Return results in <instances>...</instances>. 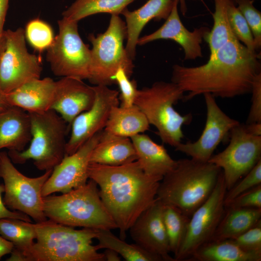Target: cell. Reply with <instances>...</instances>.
Listing matches in <instances>:
<instances>
[{"label": "cell", "mask_w": 261, "mask_h": 261, "mask_svg": "<svg viewBox=\"0 0 261 261\" xmlns=\"http://www.w3.org/2000/svg\"><path fill=\"white\" fill-rule=\"evenodd\" d=\"M259 58L256 52L234 38L204 64L196 67L174 65L171 82L187 93L185 101L206 93L222 98L250 93L254 78L261 72Z\"/></svg>", "instance_id": "1"}, {"label": "cell", "mask_w": 261, "mask_h": 261, "mask_svg": "<svg viewBox=\"0 0 261 261\" xmlns=\"http://www.w3.org/2000/svg\"><path fill=\"white\" fill-rule=\"evenodd\" d=\"M88 175L99 187L101 198L122 240L140 214L155 201L162 179L146 174L137 160L115 166L90 163Z\"/></svg>", "instance_id": "2"}, {"label": "cell", "mask_w": 261, "mask_h": 261, "mask_svg": "<svg viewBox=\"0 0 261 261\" xmlns=\"http://www.w3.org/2000/svg\"><path fill=\"white\" fill-rule=\"evenodd\" d=\"M221 171L208 161L179 159L160 181L156 198L190 218L211 195Z\"/></svg>", "instance_id": "3"}, {"label": "cell", "mask_w": 261, "mask_h": 261, "mask_svg": "<svg viewBox=\"0 0 261 261\" xmlns=\"http://www.w3.org/2000/svg\"><path fill=\"white\" fill-rule=\"evenodd\" d=\"M36 242L23 252L26 261H104L93 240L97 230H76L50 219L35 224Z\"/></svg>", "instance_id": "4"}, {"label": "cell", "mask_w": 261, "mask_h": 261, "mask_svg": "<svg viewBox=\"0 0 261 261\" xmlns=\"http://www.w3.org/2000/svg\"><path fill=\"white\" fill-rule=\"evenodd\" d=\"M43 200L45 216L56 223L97 230L117 229L101 198L97 184L92 179L60 195L44 197Z\"/></svg>", "instance_id": "5"}, {"label": "cell", "mask_w": 261, "mask_h": 261, "mask_svg": "<svg viewBox=\"0 0 261 261\" xmlns=\"http://www.w3.org/2000/svg\"><path fill=\"white\" fill-rule=\"evenodd\" d=\"M184 97V91L176 84L160 81L138 89L134 103L157 129L162 142L174 148L184 137L183 126L192 119L191 114L182 115L174 108Z\"/></svg>", "instance_id": "6"}, {"label": "cell", "mask_w": 261, "mask_h": 261, "mask_svg": "<svg viewBox=\"0 0 261 261\" xmlns=\"http://www.w3.org/2000/svg\"><path fill=\"white\" fill-rule=\"evenodd\" d=\"M31 139L29 147L21 151L9 150L13 163L32 160L40 171L52 170L66 155V136L70 127L55 111L29 113Z\"/></svg>", "instance_id": "7"}, {"label": "cell", "mask_w": 261, "mask_h": 261, "mask_svg": "<svg viewBox=\"0 0 261 261\" xmlns=\"http://www.w3.org/2000/svg\"><path fill=\"white\" fill-rule=\"evenodd\" d=\"M126 38L125 22L116 14L111 15L103 33L89 34L88 39L92 47L88 80L91 84L107 86L115 84L114 76L120 68L130 77L134 65L124 46Z\"/></svg>", "instance_id": "8"}, {"label": "cell", "mask_w": 261, "mask_h": 261, "mask_svg": "<svg viewBox=\"0 0 261 261\" xmlns=\"http://www.w3.org/2000/svg\"><path fill=\"white\" fill-rule=\"evenodd\" d=\"M52 170L38 177H28L15 167L8 153L0 151V177L4 182L5 206L28 215L36 223L47 220L42 190Z\"/></svg>", "instance_id": "9"}, {"label": "cell", "mask_w": 261, "mask_h": 261, "mask_svg": "<svg viewBox=\"0 0 261 261\" xmlns=\"http://www.w3.org/2000/svg\"><path fill=\"white\" fill-rule=\"evenodd\" d=\"M58 33L46 49V60L56 76L83 80L89 76L91 51L79 35L78 22L58 20Z\"/></svg>", "instance_id": "10"}, {"label": "cell", "mask_w": 261, "mask_h": 261, "mask_svg": "<svg viewBox=\"0 0 261 261\" xmlns=\"http://www.w3.org/2000/svg\"><path fill=\"white\" fill-rule=\"evenodd\" d=\"M4 44L0 57V86L9 93L25 83L40 78L42 72L40 60L29 52L25 29L4 30Z\"/></svg>", "instance_id": "11"}, {"label": "cell", "mask_w": 261, "mask_h": 261, "mask_svg": "<svg viewBox=\"0 0 261 261\" xmlns=\"http://www.w3.org/2000/svg\"><path fill=\"white\" fill-rule=\"evenodd\" d=\"M229 136L227 147L208 160L221 169L227 190L261 160V136L250 134L240 123L232 129Z\"/></svg>", "instance_id": "12"}, {"label": "cell", "mask_w": 261, "mask_h": 261, "mask_svg": "<svg viewBox=\"0 0 261 261\" xmlns=\"http://www.w3.org/2000/svg\"><path fill=\"white\" fill-rule=\"evenodd\" d=\"M227 188L222 172L211 195L191 215L183 242L174 258L188 261L201 246L210 241L225 212Z\"/></svg>", "instance_id": "13"}, {"label": "cell", "mask_w": 261, "mask_h": 261, "mask_svg": "<svg viewBox=\"0 0 261 261\" xmlns=\"http://www.w3.org/2000/svg\"><path fill=\"white\" fill-rule=\"evenodd\" d=\"M95 98L92 106L73 120L71 132L66 146V155L76 151L86 141L104 129L110 112L119 105V93L116 90L104 85L93 86Z\"/></svg>", "instance_id": "14"}, {"label": "cell", "mask_w": 261, "mask_h": 261, "mask_svg": "<svg viewBox=\"0 0 261 261\" xmlns=\"http://www.w3.org/2000/svg\"><path fill=\"white\" fill-rule=\"evenodd\" d=\"M206 107V120L199 139L193 142H181L175 150L194 160L208 162L218 146L228 136L232 129L240 122L226 115L209 93L203 95Z\"/></svg>", "instance_id": "15"}, {"label": "cell", "mask_w": 261, "mask_h": 261, "mask_svg": "<svg viewBox=\"0 0 261 261\" xmlns=\"http://www.w3.org/2000/svg\"><path fill=\"white\" fill-rule=\"evenodd\" d=\"M101 132L89 139L73 154L65 155L53 169L43 186V197L55 192L65 193L87 183L90 157L99 140Z\"/></svg>", "instance_id": "16"}, {"label": "cell", "mask_w": 261, "mask_h": 261, "mask_svg": "<svg viewBox=\"0 0 261 261\" xmlns=\"http://www.w3.org/2000/svg\"><path fill=\"white\" fill-rule=\"evenodd\" d=\"M163 206L156 198L129 231L135 244L143 249L160 257L163 261H175L169 255L168 239L163 219Z\"/></svg>", "instance_id": "17"}, {"label": "cell", "mask_w": 261, "mask_h": 261, "mask_svg": "<svg viewBox=\"0 0 261 261\" xmlns=\"http://www.w3.org/2000/svg\"><path fill=\"white\" fill-rule=\"evenodd\" d=\"M179 0H174L171 13L164 24L154 32L140 37L137 45H143L160 39H169L179 44L184 52V59L195 60L203 57L201 44L210 29L203 26L192 31L182 23L178 11Z\"/></svg>", "instance_id": "18"}, {"label": "cell", "mask_w": 261, "mask_h": 261, "mask_svg": "<svg viewBox=\"0 0 261 261\" xmlns=\"http://www.w3.org/2000/svg\"><path fill=\"white\" fill-rule=\"evenodd\" d=\"M95 94L93 86L77 78L63 77L56 81L54 99L51 109L69 125L81 113L93 105Z\"/></svg>", "instance_id": "19"}, {"label": "cell", "mask_w": 261, "mask_h": 261, "mask_svg": "<svg viewBox=\"0 0 261 261\" xmlns=\"http://www.w3.org/2000/svg\"><path fill=\"white\" fill-rule=\"evenodd\" d=\"M174 0H148L139 8L130 11L126 8L122 13L125 19L127 43L125 49L133 60L140 35L145 26L151 20H166L170 14Z\"/></svg>", "instance_id": "20"}, {"label": "cell", "mask_w": 261, "mask_h": 261, "mask_svg": "<svg viewBox=\"0 0 261 261\" xmlns=\"http://www.w3.org/2000/svg\"><path fill=\"white\" fill-rule=\"evenodd\" d=\"M56 89V81L50 77L29 81L6 93L10 105L28 113H42L50 110Z\"/></svg>", "instance_id": "21"}, {"label": "cell", "mask_w": 261, "mask_h": 261, "mask_svg": "<svg viewBox=\"0 0 261 261\" xmlns=\"http://www.w3.org/2000/svg\"><path fill=\"white\" fill-rule=\"evenodd\" d=\"M30 139L28 112L11 105L0 111V151L4 148L23 151Z\"/></svg>", "instance_id": "22"}, {"label": "cell", "mask_w": 261, "mask_h": 261, "mask_svg": "<svg viewBox=\"0 0 261 261\" xmlns=\"http://www.w3.org/2000/svg\"><path fill=\"white\" fill-rule=\"evenodd\" d=\"M137 160V154L130 138L114 135L103 130L91 152L90 163L115 166Z\"/></svg>", "instance_id": "23"}, {"label": "cell", "mask_w": 261, "mask_h": 261, "mask_svg": "<svg viewBox=\"0 0 261 261\" xmlns=\"http://www.w3.org/2000/svg\"><path fill=\"white\" fill-rule=\"evenodd\" d=\"M130 139L137 161L147 175L163 178L175 166L176 160L170 156L163 145L157 144L148 135L140 133Z\"/></svg>", "instance_id": "24"}, {"label": "cell", "mask_w": 261, "mask_h": 261, "mask_svg": "<svg viewBox=\"0 0 261 261\" xmlns=\"http://www.w3.org/2000/svg\"><path fill=\"white\" fill-rule=\"evenodd\" d=\"M149 123L135 104L129 107L114 106L104 130L110 133L130 138L148 130Z\"/></svg>", "instance_id": "25"}, {"label": "cell", "mask_w": 261, "mask_h": 261, "mask_svg": "<svg viewBox=\"0 0 261 261\" xmlns=\"http://www.w3.org/2000/svg\"><path fill=\"white\" fill-rule=\"evenodd\" d=\"M260 221L261 208L225 207L223 217L210 241L232 239Z\"/></svg>", "instance_id": "26"}, {"label": "cell", "mask_w": 261, "mask_h": 261, "mask_svg": "<svg viewBox=\"0 0 261 261\" xmlns=\"http://www.w3.org/2000/svg\"><path fill=\"white\" fill-rule=\"evenodd\" d=\"M188 261H261V253L245 250L231 239L211 240L201 246Z\"/></svg>", "instance_id": "27"}, {"label": "cell", "mask_w": 261, "mask_h": 261, "mask_svg": "<svg viewBox=\"0 0 261 261\" xmlns=\"http://www.w3.org/2000/svg\"><path fill=\"white\" fill-rule=\"evenodd\" d=\"M135 0H75L62 13V17L78 22L100 13L119 15Z\"/></svg>", "instance_id": "28"}, {"label": "cell", "mask_w": 261, "mask_h": 261, "mask_svg": "<svg viewBox=\"0 0 261 261\" xmlns=\"http://www.w3.org/2000/svg\"><path fill=\"white\" fill-rule=\"evenodd\" d=\"M98 244L95 245L99 250L111 249L116 251L128 261H162V259L147 252L136 244H130L115 236L110 230H97L96 238Z\"/></svg>", "instance_id": "29"}, {"label": "cell", "mask_w": 261, "mask_h": 261, "mask_svg": "<svg viewBox=\"0 0 261 261\" xmlns=\"http://www.w3.org/2000/svg\"><path fill=\"white\" fill-rule=\"evenodd\" d=\"M214 0L213 25L204 39L208 44L209 57L227 42L236 38L231 29L228 18L227 7L230 0Z\"/></svg>", "instance_id": "30"}, {"label": "cell", "mask_w": 261, "mask_h": 261, "mask_svg": "<svg viewBox=\"0 0 261 261\" xmlns=\"http://www.w3.org/2000/svg\"><path fill=\"white\" fill-rule=\"evenodd\" d=\"M0 235L23 253L32 246L37 237L35 224L12 218L0 219Z\"/></svg>", "instance_id": "31"}, {"label": "cell", "mask_w": 261, "mask_h": 261, "mask_svg": "<svg viewBox=\"0 0 261 261\" xmlns=\"http://www.w3.org/2000/svg\"><path fill=\"white\" fill-rule=\"evenodd\" d=\"M189 218L176 207L164 204L163 222L170 251L174 254V256L178 252L185 239Z\"/></svg>", "instance_id": "32"}, {"label": "cell", "mask_w": 261, "mask_h": 261, "mask_svg": "<svg viewBox=\"0 0 261 261\" xmlns=\"http://www.w3.org/2000/svg\"><path fill=\"white\" fill-rule=\"evenodd\" d=\"M227 14L230 26L235 37L250 51L256 52L251 30L233 0L229 1Z\"/></svg>", "instance_id": "33"}, {"label": "cell", "mask_w": 261, "mask_h": 261, "mask_svg": "<svg viewBox=\"0 0 261 261\" xmlns=\"http://www.w3.org/2000/svg\"><path fill=\"white\" fill-rule=\"evenodd\" d=\"M25 34L31 46L40 52L47 49L54 39L51 27L38 18L32 19L28 23Z\"/></svg>", "instance_id": "34"}, {"label": "cell", "mask_w": 261, "mask_h": 261, "mask_svg": "<svg viewBox=\"0 0 261 261\" xmlns=\"http://www.w3.org/2000/svg\"><path fill=\"white\" fill-rule=\"evenodd\" d=\"M247 22L253 35L256 50L261 46V13L253 5V0H233Z\"/></svg>", "instance_id": "35"}, {"label": "cell", "mask_w": 261, "mask_h": 261, "mask_svg": "<svg viewBox=\"0 0 261 261\" xmlns=\"http://www.w3.org/2000/svg\"><path fill=\"white\" fill-rule=\"evenodd\" d=\"M261 184V160L246 174L239 182L227 190L224 205L242 193Z\"/></svg>", "instance_id": "36"}, {"label": "cell", "mask_w": 261, "mask_h": 261, "mask_svg": "<svg viewBox=\"0 0 261 261\" xmlns=\"http://www.w3.org/2000/svg\"><path fill=\"white\" fill-rule=\"evenodd\" d=\"M115 83L119 87V100L122 107H129L134 104L138 91L137 82L130 79L124 70L119 69L114 76Z\"/></svg>", "instance_id": "37"}, {"label": "cell", "mask_w": 261, "mask_h": 261, "mask_svg": "<svg viewBox=\"0 0 261 261\" xmlns=\"http://www.w3.org/2000/svg\"><path fill=\"white\" fill-rule=\"evenodd\" d=\"M231 240L245 250L261 253V221L242 234Z\"/></svg>", "instance_id": "38"}, {"label": "cell", "mask_w": 261, "mask_h": 261, "mask_svg": "<svg viewBox=\"0 0 261 261\" xmlns=\"http://www.w3.org/2000/svg\"><path fill=\"white\" fill-rule=\"evenodd\" d=\"M225 207L261 208V184L239 195Z\"/></svg>", "instance_id": "39"}, {"label": "cell", "mask_w": 261, "mask_h": 261, "mask_svg": "<svg viewBox=\"0 0 261 261\" xmlns=\"http://www.w3.org/2000/svg\"><path fill=\"white\" fill-rule=\"evenodd\" d=\"M250 93L251 104L246 124L261 122V72L254 78Z\"/></svg>", "instance_id": "40"}, {"label": "cell", "mask_w": 261, "mask_h": 261, "mask_svg": "<svg viewBox=\"0 0 261 261\" xmlns=\"http://www.w3.org/2000/svg\"><path fill=\"white\" fill-rule=\"evenodd\" d=\"M4 192V185H0V219L3 218H17L31 222L30 217L28 215L18 211L10 210L5 206L2 198V194Z\"/></svg>", "instance_id": "41"}, {"label": "cell", "mask_w": 261, "mask_h": 261, "mask_svg": "<svg viewBox=\"0 0 261 261\" xmlns=\"http://www.w3.org/2000/svg\"><path fill=\"white\" fill-rule=\"evenodd\" d=\"M14 246L10 241L0 235V260L4 255L10 254Z\"/></svg>", "instance_id": "42"}, {"label": "cell", "mask_w": 261, "mask_h": 261, "mask_svg": "<svg viewBox=\"0 0 261 261\" xmlns=\"http://www.w3.org/2000/svg\"><path fill=\"white\" fill-rule=\"evenodd\" d=\"M9 0H0V34L4 31L3 26L5 21Z\"/></svg>", "instance_id": "43"}, {"label": "cell", "mask_w": 261, "mask_h": 261, "mask_svg": "<svg viewBox=\"0 0 261 261\" xmlns=\"http://www.w3.org/2000/svg\"><path fill=\"white\" fill-rule=\"evenodd\" d=\"M246 130L250 134L261 136V122H253L244 124Z\"/></svg>", "instance_id": "44"}, {"label": "cell", "mask_w": 261, "mask_h": 261, "mask_svg": "<svg viewBox=\"0 0 261 261\" xmlns=\"http://www.w3.org/2000/svg\"><path fill=\"white\" fill-rule=\"evenodd\" d=\"M10 254L11 256L6 260L7 261H26L23 252L15 247H14Z\"/></svg>", "instance_id": "45"}, {"label": "cell", "mask_w": 261, "mask_h": 261, "mask_svg": "<svg viewBox=\"0 0 261 261\" xmlns=\"http://www.w3.org/2000/svg\"><path fill=\"white\" fill-rule=\"evenodd\" d=\"M104 253L105 261H120L121 257L115 251L111 249H105Z\"/></svg>", "instance_id": "46"}, {"label": "cell", "mask_w": 261, "mask_h": 261, "mask_svg": "<svg viewBox=\"0 0 261 261\" xmlns=\"http://www.w3.org/2000/svg\"><path fill=\"white\" fill-rule=\"evenodd\" d=\"M10 106L6 97V93L2 90L0 86V111Z\"/></svg>", "instance_id": "47"}, {"label": "cell", "mask_w": 261, "mask_h": 261, "mask_svg": "<svg viewBox=\"0 0 261 261\" xmlns=\"http://www.w3.org/2000/svg\"><path fill=\"white\" fill-rule=\"evenodd\" d=\"M179 3H180V11L183 15H185L187 12L186 0H179Z\"/></svg>", "instance_id": "48"}, {"label": "cell", "mask_w": 261, "mask_h": 261, "mask_svg": "<svg viewBox=\"0 0 261 261\" xmlns=\"http://www.w3.org/2000/svg\"><path fill=\"white\" fill-rule=\"evenodd\" d=\"M4 40V35L3 32L2 34H0V57L3 48Z\"/></svg>", "instance_id": "49"}]
</instances>
